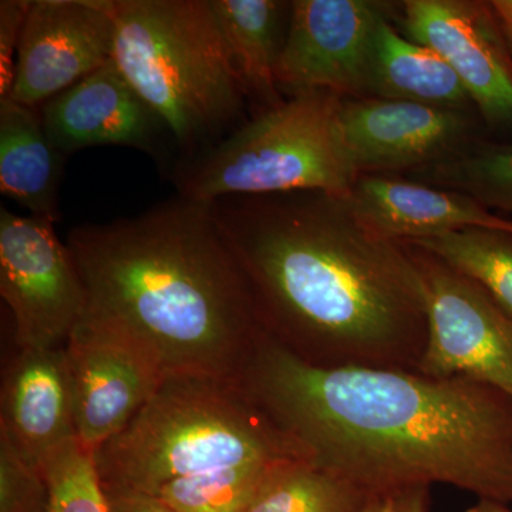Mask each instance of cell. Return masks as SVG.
Returning a JSON list of instances; mask_svg holds the SVG:
<instances>
[{
    "label": "cell",
    "instance_id": "1",
    "mask_svg": "<svg viewBox=\"0 0 512 512\" xmlns=\"http://www.w3.org/2000/svg\"><path fill=\"white\" fill-rule=\"evenodd\" d=\"M309 460L376 497L512 503V397L466 377L308 365L264 335L238 382Z\"/></svg>",
    "mask_w": 512,
    "mask_h": 512
},
{
    "label": "cell",
    "instance_id": "2",
    "mask_svg": "<svg viewBox=\"0 0 512 512\" xmlns=\"http://www.w3.org/2000/svg\"><path fill=\"white\" fill-rule=\"evenodd\" d=\"M208 207L269 338L316 367L419 372L429 319L412 245L377 234L348 197L329 192Z\"/></svg>",
    "mask_w": 512,
    "mask_h": 512
},
{
    "label": "cell",
    "instance_id": "3",
    "mask_svg": "<svg viewBox=\"0 0 512 512\" xmlns=\"http://www.w3.org/2000/svg\"><path fill=\"white\" fill-rule=\"evenodd\" d=\"M66 245L86 315L140 342L167 377L239 382L264 330L208 204L178 195L136 217L74 227Z\"/></svg>",
    "mask_w": 512,
    "mask_h": 512
},
{
    "label": "cell",
    "instance_id": "4",
    "mask_svg": "<svg viewBox=\"0 0 512 512\" xmlns=\"http://www.w3.org/2000/svg\"><path fill=\"white\" fill-rule=\"evenodd\" d=\"M301 457L238 383L170 376L126 429L97 448L96 464L104 490L157 495L181 478Z\"/></svg>",
    "mask_w": 512,
    "mask_h": 512
},
{
    "label": "cell",
    "instance_id": "5",
    "mask_svg": "<svg viewBox=\"0 0 512 512\" xmlns=\"http://www.w3.org/2000/svg\"><path fill=\"white\" fill-rule=\"evenodd\" d=\"M113 62L173 137L177 161L241 126L239 84L211 0H111Z\"/></svg>",
    "mask_w": 512,
    "mask_h": 512
},
{
    "label": "cell",
    "instance_id": "6",
    "mask_svg": "<svg viewBox=\"0 0 512 512\" xmlns=\"http://www.w3.org/2000/svg\"><path fill=\"white\" fill-rule=\"evenodd\" d=\"M342 103L339 94L311 90L259 111L220 143L175 163L178 195L201 204L295 191L349 197L359 174L343 138Z\"/></svg>",
    "mask_w": 512,
    "mask_h": 512
},
{
    "label": "cell",
    "instance_id": "7",
    "mask_svg": "<svg viewBox=\"0 0 512 512\" xmlns=\"http://www.w3.org/2000/svg\"><path fill=\"white\" fill-rule=\"evenodd\" d=\"M0 295L12 313L19 349L66 346L87 298L53 222L0 208Z\"/></svg>",
    "mask_w": 512,
    "mask_h": 512
},
{
    "label": "cell",
    "instance_id": "8",
    "mask_svg": "<svg viewBox=\"0 0 512 512\" xmlns=\"http://www.w3.org/2000/svg\"><path fill=\"white\" fill-rule=\"evenodd\" d=\"M412 248L423 276L429 319L419 373L466 377L512 397V316L473 279L436 255Z\"/></svg>",
    "mask_w": 512,
    "mask_h": 512
},
{
    "label": "cell",
    "instance_id": "9",
    "mask_svg": "<svg viewBox=\"0 0 512 512\" xmlns=\"http://www.w3.org/2000/svg\"><path fill=\"white\" fill-rule=\"evenodd\" d=\"M396 3L295 0L276 67L284 96L328 90L343 99L369 97L377 30L396 18Z\"/></svg>",
    "mask_w": 512,
    "mask_h": 512
},
{
    "label": "cell",
    "instance_id": "10",
    "mask_svg": "<svg viewBox=\"0 0 512 512\" xmlns=\"http://www.w3.org/2000/svg\"><path fill=\"white\" fill-rule=\"evenodd\" d=\"M66 353L76 436L96 453L126 429L167 376L140 342L86 313L67 340Z\"/></svg>",
    "mask_w": 512,
    "mask_h": 512
},
{
    "label": "cell",
    "instance_id": "11",
    "mask_svg": "<svg viewBox=\"0 0 512 512\" xmlns=\"http://www.w3.org/2000/svg\"><path fill=\"white\" fill-rule=\"evenodd\" d=\"M477 111L409 101L343 99L340 124L357 174L409 175L443 163L481 138Z\"/></svg>",
    "mask_w": 512,
    "mask_h": 512
},
{
    "label": "cell",
    "instance_id": "12",
    "mask_svg": "<svg viewBox=\"0 0 512 512\" xmlns=\"http://www.w3.org/2000/svg\"><path fill=\"white\" fill-rule=\"evenodd\" d=\"M396 18L456 72L485 127L512 131V59L490 2L406 0Z\"/></svg>",
    "mask_w": 512,
    "mask_h": 512
},
{
    "label": "cell",
    "instance_id": "13",
    "mask_svg": "<svg viewBox=\"0 0 512 512\" xmlns=\"http://www.w3.org/2000/svg\"><path fill=\"white\" fill-rule=\"evenodd\" d=\"M114 45L111 0H33L9 99L40 109L110 63Z\"/></svg>",
    "mask_w": 512,
    "mask_h": 512
},
{
    "label": "cell",
    "instance_id": "14",
    "mask_svg": "<svg viewBox=\"0 0 512 512\" xmlns=\"http://www.w3.org/2000/svg\"><path fill=\"white\" fill-rule=\"evenodd\" d=\"M39 111L47 137L64 157L90 147L136 148L171 171L170 131L113 60Z\"/></svg>",
    "mask_w": 512,
    "mask_h": 512
},
{
    "label": "cell",
    "instance_id": "15",
    "mask_svg": "<svg viewBox=\"0 0 512 512\" xmlns=\"http://www.w3.org/2000/svg\"><path fill=\"white\" fill-rule=\"evenodd\" d=\"M0 431L35 467L77 437L66 346L19 349L3 377Z\"/></svg>",
    "mask_w": 512,
    "mask_h": 512
},
{
    "label": "cell",
    "instance_id": "16",
    "mask_svg": "<svg viewBox=\"0 0 512 512\" xmlns=\"http://www.w3.org/2000/svg\"><path fill=\"white\" fill-rule=\"evenodd\" d=\"M348 200L370 228L393 241H420L466 228L512 232V221L468 195L404 175L360 174Z\"/></svg>",
    "mask_w": 512,
    "mask_h": 512
},
{
    "label": "cell",
    "instance_id": "17",
    "mask_svg": "<svg viewBox=\"0 0 512 512\" xmlns=\"http://www.w3.org/2000/svg\"><path fill=\"white\" fill-rule=\"evenodd\" d=\"M292 2L211 0L229 63L245 97L259 111L274 109L286 97L276 82Z\"/></svg>",
    "mask_w": 512,
    "mask_h": 512
},
{
    "label": "cell",
    "instance_id": "18",
    "mask_svg": "<svg viewBox=\"0 0 512 512\" xmlns=\"http://www.w3.org/2000/svg\"><path fill=\"white\" fill-rule=\"evenodd\" d=\"M64 156L47 137L39 109L0 99V191L33 217L60 220Z\"/></svg>",
    "mask_w": 512,
    "mask_h": 512
},
{
    "label": "cell",
    "instance_id": "19",
    "mask_svg": "<svg viewBox=\"0 0 512 512\" xmlns=\"http://www.w3.org/2000/svg\"><path fill=\"white\" fill-rule=\"evenodd\" d=\"M384 19L377 30L369 97L439 109L477 111L466 87L443 57L413 42Z\"/></svg>",
    "mask_w": 512,
    "mask_h": 512
},
{
    "label": "cell",
    "instance_id": "20",
    "mask_svg": "<svg viewBox=\"0 0 512 512\" xmlns=\"http://www.w3.org/2000/svg\"><path fill=\"white\" fill-rule=\"evenodd\" d=\"M376 495L309 458L275 467L244 512H360Z\"/></svg>",
    "mask_w": 512,
    "mask_h": 512
},
{
    "label": "cell",
    "instance_id": "21",
    "mask_svg": "<svg viewBox=\"0 0 512 512\" xmlns=\"http://www.w3.org/2000/svg\"><path fill=\"white\" fill-rule=\"evenodd\" d=\"M407 244L436 255L473 279L512 316V232L466 228Z\"/></svg>",
    "mask_w": 512,
    "mask_h": 512
},
{
    "label": "cell",
    "instance_id": "22",
    "mask_svg": "<svg viewBox=\"0 0 512 512\" xmlns=\"http://www.w3.org/2000/svg\"><path fill=\"white\" fill-rule=\"evenodd\" d=\"M404 177L468 195L488 210L512 212V141H478L443 163Z\"/></svg>",
    "mask_w": 512,
    "mask_h": 512
},
{
    "label": "cell",
    "instance_id": "23",
    "mask_svg": "<svg viewBox=\"0 0 512 512\" xmlns=\"http://www.w3.org/2000/svg\"><path fill=\"white\" fill-rule=\"evenodd\" d=\"M285 460L252 461L181 478L164 485L157 497L177 512H244L266 478Z\"/></svg>",
    "mask_w": 512,
    "mask_h": 512
},
{
    "label": "cell",
    "instance_id": "24",
    "mask_svg": "<svg viewBox=\"0 0 512 512\" xmlns=\"http://www.w3.org/2000/svg\"><path fill=\"white\" fill-rule=\"evenodd\" d=\"M39 471L45 478V512H110L96 453L73 437L50 451Z\"/></svg>",
    "mask_w": 512,
    "mask_h": 512
},
{
    "label": "cell",
    "instance_id": "25",
    "mask_svg": "<svg viewBox=\"0 0 512 512\" xmlns=\"http://www.w3.org/2000/svg\"><path fill=\"white\" fill-rule=\"evenodd\" d=\"M47 488L32 466L0 431V512H45Z\"/></svg>",
    "mask_w": 512,
    "mask_h": 512
},
{
    "label": "cell",
    "instance_id": "26",
    "mask_svg": "<svg viewBox=\"0 0 512 512\" xmlns=\"http://www.w3.org/2000/svg\"><path fill=\"white\" fill-rule=\"evenodd\" d=\"M33 0L0 2V99L12 92L23 28Z\"/></svg>",
    "mask_w": 512,
    "mask_h": 512
},
{
    "label": "cell",
    "instance_id": "27",
    "mask_svg": "<svg viewBox=\"0 0 512 512\" xmlns=\"http://www.w3.org/2000/svg\"><path fill=\"white\" fill-rule=\"evenodd\" d=\"M110 512H177L153 494L138 491H106Z\"/></svg>",
    "mask_w": 512,
    "mask_h": 512
},
{
    "label": "cell",
    "instance_id": "28",
    "mask_svg": "<svg viewBox=\"0 0 512 512\" xmlns=\"http://www.w3.org/2000/svg\"><path fill=\"white\" fill-rule=\"evenodd\" d=\"M490 6L512 59V0H490Z\"/></svg>",
    "mask_w": 512,
    "mask_h": 512
},
{
    "label": "cell",
    "instance_id": "29",
    "mask_svg": "<svg viewBox=\"0 0 512 512\" xmlns=\"http://www.w3.org/2000/svg\"><path fill=\"white\" fill-rule=\"evenodd\" d=\"M466 512H512L508 510L507 505L493 500H480L473 507L468 508Z\"/></svg>",
    "mask_w": 512,
    "mask_h": 512
},
{
    "label": "cell",
    "instance_id": "30",
    "mask_svg": "<svg viewBox=\"0 0 512 512\" xmlns=\"http://www.w3.org/2000/svg\"><path fill=\"white\" fill-rule=\"evenodd\" d=\"M386 500L387 498L382 497L373 498V500L369 501V503L366 504V507L360 512H383Z\"/></svg>",
    "mask_w": 512,
    "mask_h": 512
},
{
    "label": "cell",
    "instance_id": "31",
    "mask_svg": "<svg viewBox=\"0 0 512 512\" xmlns=\"http://www.w3.org/2000/svg\"><path fill=\"white\" fill-rule=\"evenodd\" d=\"M406 500H409V498H406ZM406 500H393V498H387L383 512H400V510H402V503Z\"/></svg>",
    "mask_w": 512,
    "mask_h": 512
}]
</instances>
